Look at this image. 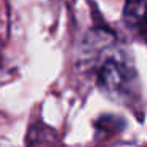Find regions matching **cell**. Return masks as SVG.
Returning <instances> with one entry per match:
<instances>
[{
	"label": "cell",
	"instance_id": "7a4b0ae2",
	"mask_svg": "<svg viewBox=\"0 0 147 147\" xmlns=\"http://www.w3.org/2000/svg\"><path fill=\"white\" fill-rule=\"evenodd\" d=\"M123 21L131 32L147 41V0H127Z\"/></svg>",
	"mask_w": 147,
	"mask_h": 147
},
{
	"label": "cell",
	"instance_id": "6da1fadb",
	"mask_svg": "<svg viewBox=\"0 0 147 147\" xmlns=\"http://www.w3.org/2000/svg\"><path fill=\"white\" fill-rule=\"evenodd\" d=\"M96 54V81L98 86L115 101L130 100L134 93L136 74L133 65L123 52L112 48V45H105Z\"/></svg>",
	"mask_w": 147,
	"mask_h": 147
}]
</instances>
